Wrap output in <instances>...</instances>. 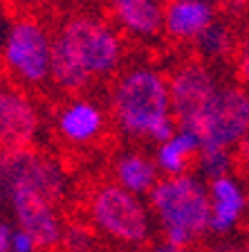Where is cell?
<instances>
[{
  "instance_id": "obj_19",
  "label": "cell",
  "mask_w": 249,
  "mask_h": 252,
  "mask_svg": "<svg viewBox=\"0 0 249 252\" xmlns=\"http://www.w3.org/2000/svg\"><path fill=\"white\" fill-rule=\"evenodd\" d=\"M234 167L236 171L243 176V178H249V131L240 137V142L234 149Z\"/></svg>"
},
{
  "instance_id": "obj_12",
  "label": "cell",
  "mask_w": 249,
  "mask_h": 252,
  "mask_svg": "<svg viewBox=\"0 0 249 252\" xmlns=\"http://www.w3.org/2000/svg\"><path fill=\"white\" fill-rule=\"evenodd\" d=\"M216 23V9L204 0H168L164 9V34L180 43H195Z\"/></svg>"
},
{
  "instance_id": "obj_21",
  "label": "cell",
  "mask_w": 249,
  "mask_h": 252,
  "mask_svg": "<svg viewBox=\"0 0 249 252\" xmlns=\"http://www.w3.org/2000/svg\"><path fill=\"white\" fill-rule=\"evenodd\" d=\"M36 248H38L36 241H34L25 230L16 227L14 234H11V252H34Z\"/></svg>"
},
{
  "instance_id": "obj_23",
  "label": "cell",
  "mask_w": 249,
  "mask_h": 252,
  "mask_svg": "<svg viewBox=\"0 0 249 252\" xmlns=\"http://www.w3.org/2000/svg\"><path fill=\"white\" fill-rule=\"evenodd\" d=\"M11 234L14 230L0 220V252H11Z\"/></svg>"
},
{
  "instance_id": "obj_8",
  "label": "cell",
  "mask_w": 249,
  "mask_h": 252,
  "mask_svg": "<svg viewBox=\"0 0 249 252\" xmlns=\"http://www.w3.org/2000/svg\"><path fill=\"white\" fill-rule=\"evenodd\" d=\"M218 88V79L204 61L191 59V61L180 63L168 77L171 110L177 126L189 131Z\"/></svg>"
},
{
  "instance_id": "obj_7",
  "label": "cell",
  "mask_w": 249,
  "mask_h": 252,
  "mask_svg": "<svg viewBox=\"0 0 249 252\" xmlns=\"http://www.w3.org/2000/svg\"><path fill=\"white\" fill-rule=\"evenodd\" d=\"M189 131L200 137L202 147L234 149L249 131V90L238 84H220Z\"/></svg>"
},
{
  "instance_id": "obj_9",
  "label": "cell",
  "mask_w": 249,
  "mask_h": 252,
  "mask_svg": "<svg viewBox=\"0 0 249 252\" xmlns=\"http://www.w3.org/2000/svg\"><path fill=\"white\" fill-rule=\"evenodd\" d=\"M41 128L36 106L27 94L0 88V149H29Z\"/></svg>"
},
{
  "instance_id": "obj_28",
  "label": "cell",
  "mask_w": 249,
  "mask_h": 252,
  "mask_svg": "<svg viewBox=\"0 0 249 252\" xmlns=\"http://www.w3.org/2000/svg\"><path fill=\"white\" fill-rule=\"evenodd\" d=\"M245 34H247V38H249V21H247V27H245Z\"/></svg>"
},
{
  "instance_id": "obj_15",
  "label": "cell",
  "mask_w": 249,
  "mask_h": 252,
  "mask_svg": "<svg viewBox=\"0 0 249 252\" xmlns=\"http://www.w3.org/2000/svg\"><path fill=\"white\" fill-rule=\"evenodd\" d=\"M155 158H148L141 151H121L112 160V178L126 191L135 196L151 194V189L160 183Z\"/></svg>"
},
{
  "instance_id": "obj_29",
  "label": "cell",
  "mask_w": 249,
  "mask_h": 252,
  "mask_svg": "<svg viewBox=\"0 0 249 252\" xmlns=\"http://www.w3.org/2000/svg\"><path fill=\"white\" fill-rule=\"evenodd\" d=\"M204 2H209V5H211V2H218V0H204Z\"/></svg>"
},
{
  "instance_id": "obj_20",
  "label": "cell",
  "mask_w": 249,
  "mask_h": 252,
  "mask_svg": "<svg viewBox=\"0 0 249 252\" xmlns=\"http://www.w3.org/2000/svg\"><path fill=\"white\" fill-rule=\"evenodd\" d=\"M202 252H245L243 241H236V239H229V236H216L211 243L204 246Z\"/></svg>"
},
{
  "instance_id": "obj_11",
  "label": "cell",
  "mask_w": 249,
  "mask_h": 252,
  "mask_svg": "<svg viewBox=\"0 0 249 252\" xmlns=\"http://www.w3.org/2000/svg\"><path fill=\"white\" fill-rule=\"evenodd\" d=\"M56 128L68 144H92L106 131V115L92 99H72L58 110Z\"/></svg>"
},
{
  "instance_id": "obj_13",
  "label": "cell",
  "mask_w": 249,
  "mask_h": 252,
  "mask_svg": "<svg viewBox=\"0 0 249 252\" xmlns=\"http://www.w3.org/2000/svg\"><path fill=\"white\" fill-rule=\"evenodd\" d=\"M209 196H211V223L209 232L213 236H227L243 219L247 210V191L234 180V176L209 183Z\"/></svg>"
},
{
  "instance_id": "obj_4",
  "label": "cell",
  "mask_w": 249,
  "mask_h": 252,
  "mask_svg": "<svg viewBox=\"0 0 249 252\" xmlns=\"http://www.w3.org/2000/svg\"><path fill=\"white\" fill-rule=\"evenodd\" d=\"M90 219L99 232L126 246H141L153 232L151 207L117 183H106L92 191Z\"/></svg>"
},
{
  "instance_id": "obj_16",
  "label": "cell",
  "mask_w": 249,
  "mask_h": 252,
  "mask_svg": "<svg viewBox=\"0 0 249 252\" xmlns=\"http://www.w3.org/2000/svg\"><path fill=\"white\" fill-rule=\"evenodd\" d=\"M202 151V142L195 133L191 131H180L175 133V137L164 144H160L155 151V164L166 178H175V176H184L189 173L191 162H197Z\"/></svg>"
},
{
  "instance_id": "obj_5",
  "label": "cell",
  "mask_w": 249,
  "mask_h": 252,
  "mask_svg": "<svg viewBox=\"0 0 249 252\" xmlns=\"http://www.w3.org/2000/svg\"><path fill=\"white\" fill-rule=\"evenodd\" d=\"M0 189L7 196L34 194L56 205L65 191V171L34 149H0Z\"/></svg>"
},
{
  "instance_id": "obj_18",
  "label": "cell",
  "mask_w": 249,
  "mask_h": 252,
  "mask_svg": "<svg viewBox=\"0 0 249 252\" xmlns=\"http://www.w3.org/2000/svg\"><path fill=\"white\" fill-rule=\"evenodd\" d=\"M197 52L207 59L222 57V54L231 52V32L222 23H213L209 30H204L195 41Z\"/></svg>"
},
{
  "instance_id": "obj_2",
  "label": "cell",
  "mask_w": 249,
  "mask_h": 252,
  "mask_svg": "<svg viewBox=\"0 0 249 252\" xmlns=\"http://www.w3.org/2000/svg\"><path fill=\"white\" fill-rule=\"evenodd\" d=\"M148 207L160 223L164 243L168 246L193 248V243L209 232V185H204L195 173L160 178V183L148 194Z\"/></svg>"
},
{
  "instance_id": "obj_17",
  "label": "cell",
  "mask_w": 249,
  "mask_h": 252,
  "mask_svg": "<svg viewBox=\"0 0 249 252\" xmlns=\"http://www.w3.org/2000/svg\"><path fill=\"white\" fill-rule=\"evenodd\" d=\"M200 173L209 183L220 178H227L234 171V151L231 149H218V147H202L200 158H197Z\"/></svg>"
},
{
  "instance_id": "obj_3",
  "label": "cell",
  "mask_w": 249,
  "mask_h": 252,
  "mask_svg": "<svg viewBox=\"0 0 249 252\" xmlns=\"http://www.w3.org/2000/svg\"><path fill=\"white\" fill-rule=\"evenodd\" d=\"M52 43L74 59L92 79L112 74L124 59V43L114 27L90 14L65 18L52 36Z\"/></svg>"
},
{
  "instance_id": "obj_27",
  "label": "cell",
  "mask_w": 249,
  "mask_h": 252,
  "mask_svg": "<svg viewBox=\"0 0 249 252\" xmlns=\"http://www.w3.org/2000/svg\"><path fill=\"white\" fill-rule=\"evenodd\" d=\"M247 214H249V185H247Z\"/></svg>"
},
{
  "instance_id": "obj_10",
  "label": "cell",
  "mask_w": 249,
  "mask_h": 252,
  "mask_svg": "<svg viewBox=\"0 0 249 252\" xmlns=\"http://www.w3.org/2000/svg\"><path fill=\"white\" fill-rule=\"evenodd\" d=\"M18 227L36 241L38 248H54L63 239V225L54 203L34 194L9 196Z\"/></svg>"
},
{
  "instance_id": "obj_30",
  "label": "cell",
  "mask_w": 249,
  "mask_h": 252,
  "mask_svg": "<svg viewBox=\"0 0 249 252\" xmlns=\"http://www.w3.org/2000/svg\"><path fill=\"white\" fill-rule=\"evenodd\" d=\"M182 2H189V0H182Z\"/></svg>"
},
{
  "instance_id": "obj_26",
  "label": "cell",
  "mask_w": 249,
  "mask_h": 252,
  "mask_svg": "<svg viewBox=\"0 0 249 252\" xmlns=\"http://www.w3.org/2000/svg\"><path fill=\"white\" fill-rule=\"evenodd\" d=\"M243 248H245V252H249V234L243 239Z\"/></svg>"
},
{
  "instance_id": "obj_24",
  "label": "cell",
  "mask_w": 249,
  "mask_h": 252,
  "mask_svg": "<svg viewBox=\"0 0 249 252\" xmlns=\"http://www.w3.org/2000/svg\"><path fill=\"white\" fill-rule=\"evenodd\" d=\"M146 252H200L195 248H177V246H168V243H157V246L148 248Z\"/></svg>"
},
{
  "instance_id": "obj_14",
  "label": "cell",
  "mask_w": 249,
  "mask_h": 252,
  "mask_svg": "<svg viewBox=\"0 0 249 252\" xmlns=\"http://www.w3.org/2000/svg\"><path fill=\"white\" fill-rule=\"evenodd\" d=\"M108 7L119 27L137 38H157L164 32L162 0H108Z\"/></svg>"
},
{
  "instance_id": "obj_25",
  "label": "cell",
  "mask_w": 249,
  "mask_h": 252,
  "mask_svg": "<svg viewBox=\"0 0 249 252\" xmlns=\"http://www.w3.org/2000/svg\"><path fill=\"white\" fill-rule=\"evenodd\" d=\"M238 72H240V79H243L245 88L249 90V52H245L240 57V65H238Z\"/></svg>"
},
{
  "instance_id": "obj_22",
  "label": "cell",
  "mask_w": 249,
  "mask_h": 252,
  "mask_svg": "<svg viewBox=\"0 0 249 252\" xmlns=\"http://www.w3.org/2000/svg\"><path fill=\"white\" fill-rule=\"evenodd\" d=\"M65 241H68V246L72 248V250L83 252L85 250V246H88V232L85 230H70L68 234H65Z\"/></svg>"
},
{
  "instance_id": "obj_1",
  "label": "cell",
  "mask_w": 249,
  "mask_h": 252,
  "mask_svg": "<svg viewBox=\"0 0 249 252\" xmlns=\"http://www.w3.org/2000/svg\"><path fill=\"white\" fill-rule=\"evenodd\" d=\"M112 120L124 135L148 137L164 144L180 131L171 110L168 79L155 68H133L110 90Z\"/></svg>"
},
{
  "instance_id": "obj_6",
  "label": "cell",
  "mask_w": 249,
  "mask_h": 252,
  "mask_svg": "<svg viewBox=\"0 0 249 252\" xmlns=\"http://www.w3.org/2000/svg\"><path fill=\"white\" fill-rule=\"evenodd\" d=\"M2 65L25 86H41L52 79V36L34 18H18L2 43Z\"/></svg>"
}]
</instances>
